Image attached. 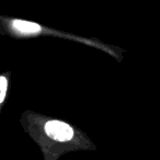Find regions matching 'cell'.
<instances>
[{
	"label": "cell",
	"instance_id": "1",
	"mask_svg": "<svg viewBox=\"0 0 160 160\" xmlns=\"http://www.w3.org/2000/svg\"><path fill=\"white\" fill-rule=\"evenodd\" d=\"M45 132L49 137L57 142H67L73 137V129L60 121H48L45 124Z\"/></svg>",
	"mask_w": 160,
	"mask_h": 160
},
{
	"label": "cell",
	"instance_id": "2",
	"mask_svg": "<svg viewBox=\"0 0 160 160\" xmlns=\"http://www.w3.org/2000/svg\"><path fill=\"white\" fill-rule=\"evenodd\" d=\"M12 28L16 31L21 32V33H36L41 30V27L36 23L21 20H14L12 22Z\"/></svg>",
	"mask_w": 160,
	"mask_h": 160
},
{
	"label": "cell",
	"instance_id": "3",
	"mask_svg": "<svg viewBox=\"0 0 160 160\" xmlns=\"http://www.w3.org/2000/svg\"><path fill=\"white\" fill-rule=\"evenodd\" d=\"M7 79L5 77L0 78V89H1V93H0V102H3L6 97V91H7Z\"/></svg>",
	"mask_w": 160,
	"mask_h": 160
}]
</instances>
